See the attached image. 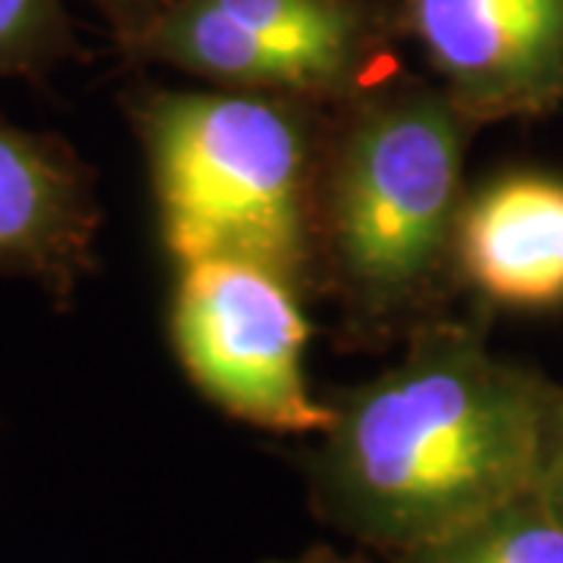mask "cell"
<instances>
[{
  "mask_svg": "<svg viewBox=\"0 0 563 563\" xmlns=\"http://www.w3.org/2000/svg\"><path fill=\"white\" fill-rule=\"evenodd\" d=\"M561 388L432 317L401 363L339 391L307 457L322 520L398 558L539 488Z\"/></svg>",
  "mask_w": 563,
  "mask_h": 563,
  "instance_id": "obj_1",
  "label": "cell"
},
{
  "mask_svg": "<svg viewBox=\"0 0 563 563\" xmlns=\"http://www.w3.org/2000/svg\"><path fill=\"white\" fill-rule=\"evenodd\" d=\"M473 129L435 81L407 73L335 107L322 132L317 257L361 332L417 329L457 279Z\"/></svg>",
  "mask_w": 563,
  "mask_h": 563,
  "instance_id": "obj_2",
  "label": "cell"
},
{
  "mask_svg": "<svg viewBox=\"0 0 563 563\" xmlns=\"http://www.w3.org/2000/svg\"><path fill=\"white\" fill-rule=\"evenodd\" d=\"M310 103L229 88H151L129 101L163 247L176 266L242 261L291 288L320 282L322 129Z\"/></svg>",
  "mask_w": 563,
  "mask_h": 563,
  "instance_id": "obj_3",
  "label": "cell"
},
{
  "mask_svg": "<svg viewBox=\"0 0 563 563\" xmlns=\"http://www.w3.org/2000/svg\"><path fill=\"white\" fill-rule=\"evenodd\" d=\"M120 51L213 88L332 110L404 73L379 0H169Z\"/></svg>",
  "mask_w": 563,
  "mask_h": 563,
  "instance_id": "obj_4",
  "label": "cell"
},
{
  "mask_svg": "<svg viewBox=\"0 0 563 563\" xmlns=\"http://www.w3.org/2000/svg\"><path fill=\"white\" fill-rule=\"evenodd\" d=\"M169 332L185 376L222 413L279 435H320L332 422L303 369L301 291L279 276L242 261L179 266Z\"/></svg>",
  "mask_w": 563,
  "mask_h": 563,
  "instance_id": "obj_5",
  "label": "cell"
},
{
  "mask_svg": "<svg viewBox=\"0 0 563 563\" xmlns=\"http://www.w3.org/2000/svg\"><path fill=\"white\" fill-rule=\"evenodd\" d=\"M435 85L485 125L563 107V0H379Z\"/></svg>",
  "mask_w": 563,
  "mask_h": 563,
  "instance_id": "obj_6",
  "label": "cell"
},
{
  "mask_svg": "<svg viewBox=\"0 0 563 563\" xmlns=\"http://www.w3.org/2000/svg\"><path fill=\"white\" fill-rule=\"evenodd\" d=\"M101 203L95 169L69 141L0 120V276L69 307L95 273Z\"/></svg>",
  "mask_w": 563,
  "mask_h": 563,
  "instance_id": "obj_7",
  "label": "cell"
},
{
  "mask_svg": "<svg viewBox=\"0 0 563 563\" xmlns=\"http://www.w3.org/2000/svg\"><path fill=\"white\" fill-rule=\"evenodd\" d=\"M457 279L501 310L563 307V179L504 173L470 191L457 222Z\"/></svg>",
  "mask_w": 563,
  "mask_h": 563,
  "instance_id": "obj_8",
  "label": "cell"
},
{
  "mask_svg": "<svg viewBox=\"0 0 563 563\" xmlns=\"http://www.w3.org/2000/svg\"><path fill=\"white\" fill-rule=\"evenodd\" d=\"M391 563H563V517L532 488Z\"/></svg>",
  "mask_w": 563,
  "mask_h": 563,
  "instance_id": "obj_9",
  "label": "cell"
},
{
  "mask_svg": "<svg viewBox=\"0 0 563 563\" xmlns=\"http://www.w3.org/2000/svg\"><path fill=\"white\" fill-rule=\"evenodd\" d=\"M81 57L63 0H0V79L41 81Z\"/></svg>",
  "mask_w": 563,
  "mask_h": 563,
  "instance_id": "obj_10",
  "label": "cell"
},
{
  "mask_svg": "<svg viewBox=\"0 0 563 563\" xmlns=\"http://www.w3.org/2000/svg\"><path fill=\"white\" fill-rule=\"evenodd\" d=\"M91 3L101 10L117 44H125L129 38H135L169 0H91Z\"/></svg>",
  "mask_w": 563,
  "mask_h": 563,
  "instance_id": "obj_11",
  "label": "cell"
},
{
  "mask_svg": "<svg viewBox=\"0 0 563 563\" xmlns=\"http://www.w3.org/2000/svg\"><path fill=\"white\" fill-rule=\"evenodd\" d=\"M539 488H542L544 498L554 504V510L563 517V388L561 398L554 404V413H551V426H548Z\"/></svg>",
  "mask_w": 563,
  "mask_h": 563,
  "instance_id": "obj_12",
  "label": "cell"
},
{
  "mask_svg": "<svg viewBox=\"0 0 563 563\" xmlns=\"http://www.w3.org/2000/svg\"><path fill=\"white\" fill-rule=\"evenodd\" d=\"M269 563H363L357 558H344L339 551H332V548H325V544H317V548H310V551H303L298 558H288V561H269Z\"/></svg>",
  "mask_w": 563,
  "mask_h": 563,
  "instance_id": "obj_13",
  "label": "cell"
}]
</instances>
